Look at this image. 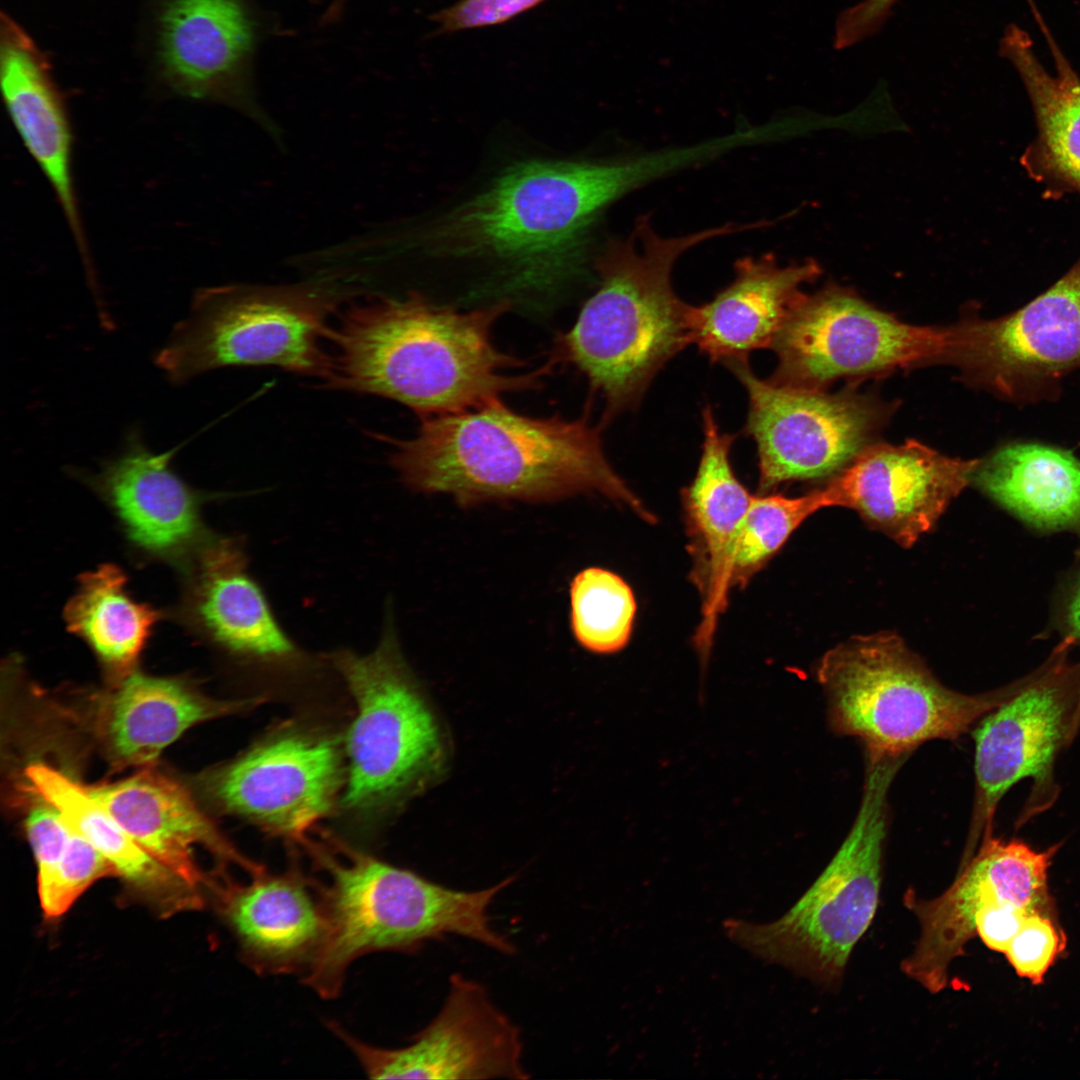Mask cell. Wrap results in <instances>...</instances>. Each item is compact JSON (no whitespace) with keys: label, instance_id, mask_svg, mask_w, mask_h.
I'll return each mask as SVG.
<instances>
[{"label":"cell","instance_id":"cell-10","mask_svg":"<svg viewBox=\"0 0 1080 1080\" xmlns=\"http://www.w3.org/2000/svg\"><path fill=\"white\" fill-rule=\"evenodd\" d=\"M1066 636L1021 688L986 714L973 732L975 800L963 859L993 835L998 804L1013 785L1032 780L1023 823L1057 798L1053 768L1058 753L1080 728V663L1068 661Z\"/></svg>","mask_w":1080,"mask_h":1080},{"label":"cell","instance_id":"cell-36","mask_svg":"<svg viewBox=\"0 0 1080 1080\" xmlns=\"http://www.w3.org/2000/svg\"><path fill=\"white\" fill-rule=\"evenodd\" d=\"M25 827L37 864L38 876L43 875L62 857L70 840L72 827L63 815L46 801L32 808Z\"/></svg>","mask_w":1080,"mask_h":1080},{"label":"cell","instance_id":"cell-25","mask_svg":"<svg viewBox=\"0 0 1080 1080\" xmlns=\"http://www.w3.org/2000/svg\"><path fill=\"white\" fill-rule=\"evenodd\" d=\"M703 445L693 481L682 491L693 543L696 580L704 598L697 642L711 644L716 617L727 604L732 548L753 495L736 477L730 450L734 435L719 430L713 411L702 413Z\"/></svg>","mask_w":1080,"mask_h":1080},{"label":"cell","instance_id":"cell-37","mask_svg":"<svg viewBox=\"0 0 1080 1080\" xmlns=\"http://www.w3.org/2000/svg\"><path fill=\"white\" fill-rule=\"evenodd\" d=\"M897 0H862L837 19L834 47L844 49L874 35L887 20Z\"/></svg>","mask_w":1080,"mask_h":1080},{"label":"cell","instance_id":"cell-30","mask_svg":"<svg viewBox=\"0 0 1080 1080\" xmlns=\"http://www.w3.org/2000/svg\"><path fill=\"white\" fill-rule=\"evenodd\" d=\"M125 584L120 568L104 564L80 578L64 611L68 629L120 675L129 673L159 618L156 610L131 599Z\"/></svg>","mask_w":1080,"mask_h":1080},{"label":"cell","instance_id":"cell-4","mask_svg":"<svg viewBox=\"0 0 1080 1080\" xmlns=\"http://www.w3.org/2000/svg\"><path fill=\"white\" fill-rule=\"evenodd\" d=\"M756 228L728 223L663 237L641 218L625 239L606 244L595 260L599 287L556 352L602 396L608 416L637 403L658 371L692 343V306L672 286L679 257L710 239Z\"/></svg>","mask_w":1080,"mask_h":1080},{"label":"cell","instance_id":"cell-22","mask_svg":"<svg viewBox=\"0 0 1080 1080\" xmlns=\"http://www.w3.org/2000/svg\"><path fill=\"white\" fill-rule=\"evenodd\" d=\"M0 19V82L5 106L86 256L72 175V133L51 63L9 14L2 12Z\"/></svg>","mask_w":1080,"mask_h":1080},{"label":"cell","instance_id":"cell-33","mask_svg":"<svg viewBox=\"0 0 1080 1080\" xmlns=\"http://www.w3.org/2000/svg\"><path fill=\"white\" fill-rule=\"evenodd\" d=\"M109 876H118L113 864L72 828L60 860L47 873L38 876L43 914L48 919L62 916L94 882Z\"/></svg>","mask_w":1080,"mask_h":1080},{"label":"cell","instance_id":"cell-29","mask_svg":"<svg viewBox=\"0 0 1080 1080\" xmlns=\"http://www.w3.org/2000/svg\"><path fill=\"white\" fill-rule=\"evenodd\" d=\"M1056 73L1038 59L1026 31L1009 25L1000 52L1014 66L1031 100L1039 128L1042 160L1048 170L1080 191V78L1040 22Z\"/></svg>","mask_w":1080,"mask_h":1080},{"label":"cell","instance_id":"cell-15","mask_svg":"<svg viewBox=\"0 0 1080 1080\" xmlns=\"http://www.w3.org/2000/svg\"><path fill=\"white\" fill-rule=\"evenodd\" d=\"M342 782L336 742L289 729L269 736L202 777V788L223 812L290 840L331 810Z\"/></svg>","mask_w":1080,"mask_h":1080},{"label":"cell","instance_id":"cell-20","mask_svg":"<svg viewBox=\"0 0 1080 1080\" xmlns=\"http://www.w3.org/2000/svg\"><path fill=\"white\" fill-rule=\"evenodd\" d=\"M174 450L154 453L138 430L87 481L112 506L129 539L156 555L194 554L213 536L204 527L203 496L170 467Z\"/></svg>","mask_w":1080,"mask_h":1080},{"label":"cell","instance_id":"cell-26","mask_svg":"<svg viewBox=\"0 0 1080 1080\" xmlns=\"http://www.w3.org/2000/svg\"><path fill=\"white\" fill-rule=\"evenodd\" d=\"M247 702L216 700L176 679L128 673L108 696L99 730L114 765L145 768L189 728Z\"/></svg>","mask_w":1080,"mask_h":1080},{"label":"cell","instance_id":"cell-32","mask_svg":"<svg viewBox=\"0 0 1080 1080\" xmlns=\"http://www.w3.org/2000/svg\"><path fill=\"white\" fill-rule=\"evenodd\" d=\"M830 507L825 488L799 497L753 495L728 565L730 586L745 585L813 513Z\"/></svg>","mask_w":1080,"mask_h":1080},{"label":"cell","instance_id":"cell-13","mask_svg":"<svg viewBox=\"0 0 1080 1080\" xmlns=\"http://www.w3.org/2000/svg\"><path fill=\"white\" fill-rule=\"evenodd\" d=\"M952 364L966 379L1015 403L1055 398L1080 366V259L1017 311L955 325Z\"/></svg>","mask_w":1080,"mask_h":1080},{"label":"cell","instance_id":"cell-6","mask_svg":"<svg viewBox=\"0 0 1080 1080\" xmlns=\"http://www.w3.org/2000/svg\"><path fill=\"white\" fill-rule=\"evenodd\" d=\"M360 294L326 275L284 285L200 289L155 363L173 384L228 366H275L322 380L331 319Z\"/></svg>","mask_w":1080,"mask_h":1080},{"label":"cell","instance_id":"cell-7","mask_svg":"<svg viewBox=\"0 0 1080 1080\" xmlns=\"http://www.w3.org/2000/svg\"><path fill=\"white\" fill-rule=\"evenodd\" d=\"M327 655L356 705L342 806L378 816L438 783L448 766L447 737L404 657L391 606L373 650Z\"/></svg>","mask_w":1080,"mask_h":1080},{"label":"cell","instance_id":"cell-21","mask_svg":"<svg viewBox=\"0 0 1080 1080\" xmlns=\"http://www.w3.org/2000/svg\"><path fill=\"white\" fill-rule=\"evenodd\" d=\"M221 913L248 964L257 971L305 970L318 952L328 927L323 888L296 872H254L247 884L218 888Z\"/></svg>","mask_w":1080,"mask_h":1080},{"label":"cell","instance_id":"cell-1","mask_svg":"<svg viewBox=\"0 0 1080 1080\" xmlns=\"http://www.w3.org/2000/svg\"><path fill=\"white\" fill-rule=\"evenodd\" d=\"M507 300L471 311L439 305L417 291L374 295L338 314L328 343V389L395 400L421 417L488 405L506 393L536 389L550 364L524 365L494 344Z\"/></svg>","mask_w":1080,"mask_h":1080},{"label":"cell","instance_id":"cell-23","mask_svg":"<svg viewBox=\"0 0 1080 1080\" xmlns=\"http://www.w3.org/2000/svg\"><path fill=\"white\" fill-rule=\"evenodd\" d=\"M819 274L812 261L781 267L769 254L739 259L733 281L711 301L691 307L692 343L725 365L772 347L804 295L802 286Z\"/></svg>","mask_w":1080,"mask_h":1080},{"label":"cell","instance_id":"cell-35","mask_svg":"<svg viewBox=\"0 0 1080 1080\" xmlns=\"http://www.w3.org/2000/svg\"><path fill=\"white\" fill-rule=\"evenodd\" d=\"M546 0H459L436 12L432 20L440 33L505 23Z\"/></svg>","mask_w":1080,"mask_h":1080},{"label":"cell","instance_id":"cell-38","mask_svg":"<svg viewBox=\"0 0 1080 1080\" xmlns=\"http://www.w3.org/2000/svg\"><path fill=\"white\" fill-rule=\"evenodd\" d=\"M1030 914L1011 904L986 905L976 915V935L989 949L1004 953Z\"/></svg>","mask_w":1080,"mask_h":1080},{"label":"cell","instance_id":"cell-8","mask_svg":"<svg viewBox=\"0 0 1080 1080\" xmlns=\"http://www.w3.org/2000/svg\"><path fill=\"white\" fill-rule=\"evenodd\" d=\"M907 756L866 751L861 804L831 861L777 920H726L724 930L734 943L813 981H840L879 905L888 792Z\"/></svg>","mask_w":1080,"mask_h":1080},{"label":"cell","instance_id":"cell-3","mask_svg":"<svg viewBox=\"0 0 1080 1080\" xmlns=\"http://www.w3.org/2000/svg\"><path fill=\"white\" fill-rule=\"evenodd\" d=\"M691 165L683 146L609 161H529L497 177L423 234L432 252L487 260L516 281L550 283L576 269L606 206Z\"/></svg>","mask_w":1080,"mask_h":1080},{"label":"cell","instance_id":"cell-19","mask_svg":"<svg viewBox=\"0 0 1080 1080\" xmlns=\"http://www.w3.org/2000/svg\"><path fill=\"white\" fill-rule=\"evenodd\" d=\"M977 463L914 440L872 443L825 490L830 506L855 510L870 526L910 547L971 483Z\"/></svg>","mask_w":1080,"mask_h":1080},{"label":"cell","instance_id":"cell-12","mask_svg":"<svg viewBox=\"0 0 1080 1080\" xmlns=\"http://www.w3.org/2000/svg\"><path fill=\"white\" fill-rule=\"evenodd\" d=\"M726 366L749 397L746 432L757 445L761 493L837 475L873 443L887 415L878 401L856 392L760 379L747 360Z\"/></svg>","mask_w":1080,"mask_h":1080},{"label":"cell","instance_id":"cell-28","mask_svg":"<svg viewBox=\"0 0 1080 1080\" xmlns=\"http://www.w3.org/2000/svg\"><path fill=\"white\" fill-rule=\"evenodd\" d=\"M971 483L1043 529L1080 526V460L1063 449L1013 443L978 463Z\"/></svg>","mask_w":1080,"mask_h":1080},{"label":"cell","instance_id":"cell-39","mask_svg":"<svg viewBox=\"0 0 1080 1080\" xmlns=\"http://www.w3.org/2000/svg\"><path fill=\"white\" fill-rule=\"evenodd\" d=\"M1065 623L1068 635L1080 645V576L1078 577L1065 609Z\"/></svg>","mask_w":1080,"mask_h":1080},{"label":"cell","instance_id":"cell-11","mask_svg":"<svg viewBox=\"0 0 1080 1080\" xmlns=\"http://www.w3.org/2000/svg\"><path fill=\"white\" fill-rule=\"evenodd\" d=\"M955 326H916L877 309L848 289L804 294L772 348L770 379L824 389L844 377H864L935 362L952 363Z\"/></svg>","mask_w":1080,"mask_h":1080},{"label":"cell","instance_id":"cell-9","mask_svg":"<svg viewBox=\"0 0 1080 1080\" xmlns=\"http://www.w3.org/2000/svg\"><path fill=\"white\" fill-rule=\"evenodd\" d=\"M832 728L866 751L909 753L926 741L954 739L1000 706L1024 678L978 695L942 685L894 633L857 636L829 650L817 667Z\"/></svg>","mask_w":1080,"mask_h":1080},{"label":"cell","instance_id":"cell-18","mask_svg":"<svg viewBox=\"0 0 1080 1080\" xmlns=\"http://www.w3.org/2000/svg\"><path fill=\"white\" fill-rule=\"evenodd\" d=\"M187 605L198 634L245 668L300 675L331 665L327 653L309 652L283 628L239 536H214L194 554Z\"/></svg>","mask_w":1080,"mask_h":1080},{"label":"cell","instance_id":"cell-24","mask_svg":"<svg viewBox=\"0 0 1080 1080\" xmlns=\"http://www.w3.org/2000/svg\"><path fill=\"white\" fill-rule=\"evenodd\" d=\"M85 789L139 846L197 890L203 878L193 856L195 845L250 872L260 869L232 849L181 785L152 766Z\"/></svg>","mask_w":1080,"mask_h":1080},{"label":"cell","instance_id":"cell-17","mask_svg":"<svg viewBox=\"0 0 1080 1080\" xmlns=\"http://www.w3.org/2000/svg\"><path fill=\"white\" fill-rule=\"evenodd\" d=\"M343 1040L373 1079H527L519 1028L499 1010L480 983L450 977L439 1013L406 1047L366 1044L338 1024Z\"/></svg>","mask_w":1080,"mask_h":1080},{"label":"cell","instance_id":"cell-2","mask_svg":"<svg viewBox=\"0 0 1080 1080\" xmlns=\"http://www.w3.org/2000/svg\"><path fill=\"white\" fill-rule=\"evenodd\" d=\"M411 490L451 496L461 507L518 500L550 502L600 494L655 520L609 463L601 429L587 415L532 417L496 400L480 408L422 417L407 439L381 436Z\"/></svg>","mask_w":1080,"mask_h":1080},{"label":"cell","instance_id":"cell-5","mask_svg":"<svg viewBox=\"0 0 1080 1080\" xmlns=\"http://www.w3.org/2000/svg\"><path fill=\"white\" fill-rule=\"evenodd\" d=\"M347 856L344 863L323 859L331 876L325 889L328 927L304 976L321 997H336L349 965L371 952H409L445 935L466 937L503 954L515 952L488 915L514 876L482 890L461 891L362 853Z\"/></svg>","mask_w":1080,"mask_h":1080},{"label":"cell","instance_id":"cell-34","mask_svg":"<svg viewBox=\"0 0 1080 1080\" xmlns=\"http://www.w3.org/2000/svg\"><path fill=\"white\" fill-rule=\"evenodd\" d=\"M1056 917L1043 913L1027 916L1004 952L1018 976L1034 985L1043 978L1066 946V937Z\"/></svg>","mask_w":1080,"mask_h":1080},{"label":"cell","instance_id":"cell-27","mask_svg":"<svg viewBox=\"0 0 1080 1080\" xmlns=\"http://www.w3.org/2000/svg\"><path fill=\"white\" fill-rule=\"evenodd\" d=\"M26 775L41 798L113 864L118 876L162 913L169 915L201 904L198 890L139 846L85 787L43 763L31 764Z\"/></svg>","mask_w":1080,"mask_h":1080},{"label":"cell","instance_id":"cell-14","mask_svg":"<svg viewBox=\"0 0 1080 1080\" xmlns=\"http://www.w3.org/2000/svg\"><path fill=\"white\" fill-rule=\"evenodd\" d=\"M1058 848L1037 851L1017 839L992 835L962 861L955 881L940 896L926 900L907 890L903 903L916 916L920 935L901 963L902 972L930 993L944 990L949 966L976 935V915L986 905L1011 904L1055 916L1048 869Z\"/></svg>","mask_w":1080,"mask_h":1080},{"label":"cell","instance_id":"cell-16","mask_svg":"<svg viewBox=\"0 0 1080 1080\" xmlns=\"http://www.w3.org/2000/svg\"><path fill=\"white\" fill-rule=\"evenodd\" d=\"M154 63L178 95L228 105L280 147L282 131L262 108L251 78L256 26L243 0H157Z\"/></svg>","mask_w":1080,"mask_h":1080},{"label":"cell","instance_id":"cell-31","mask_svg":"<svg viewBox=\"0 0 1080 1080\" xmlns=\"http://www.w3.org/2000/svg\"><path fill=\"white\" fill-rule=\"evenodd\" d=\"M570 628L577 643L595 654H613L629 642L636 614L630 586L614 572L588 567L571 580Z\"/></svg>","mask_w":1080,"mask_h":1080}]
</instances>
